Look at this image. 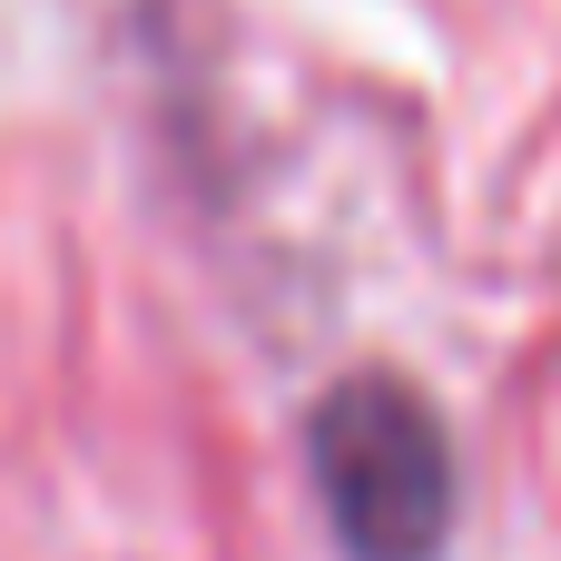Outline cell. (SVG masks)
<instances>
[{"instance_id": "cell-1", "label": "cell", "mask_w": 561, "mask_h": 561, "mask_svg": "<svg viewBox=\"0 0 561 561\" xmlns=\"http://www.w3.org/2000/svg\"><path fill=\"white\" fill-rule=\"evenodd\" d=\"M306 473L345 561H444L463 513V463L424 385L385 365L325 385L306 414Z\"/></svg>"}]
</instances>
